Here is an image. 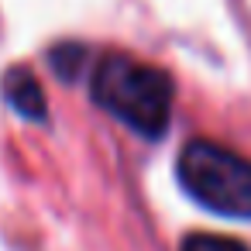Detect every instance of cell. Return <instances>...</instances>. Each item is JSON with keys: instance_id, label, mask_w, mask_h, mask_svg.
I'll return each instance as SVG.
<instances>
[{"instance_id": "6da1fadb", "label": "cell", "mask_w": 251, "mask_h": 251, "mask_svg": "<svg viewBox=\"0 0 251 251\" xmlns=\"http://www.w3.org/2000/svg\"><path fill=\"white\" fill-rule=\"evenodd\" d=\"M93 100L141 138H158L172 121L176 86L158 66L127 52H107L90 76Z\"/></svg>"}, {"instance_id": "7a4b0ae2", "label": "cell", "mask_w": 251, "mask_h": 251, "mask_svg": "<svg viewBox=\"0 0 251 251\" xmlns=\"http://www.w3.org/2000/svg\"><path fill=\"white\" fill-rule=\"evenodd\" d=\"M176 176L203 210L227 220H251V158L234 148L193 138L176 158Z\"/></svg>"}, {"instance_id": "3957f363", "label": "cell", "mask_w": 251, "mask_h": 251, "mask_svg": "<svg viewBox=\"0 0 251 251\" xmlns=\"http://www.w3.org/2000/svg\"><path fill=\"white\" fill-rule=\"evenodd\" d=\"M4 97H7V103L18 114H25L31 121H42L45 117V97H42V86H38V79L31 73L11 69L7 79H4Z\"/></svg>"}, {"instance_id": "277c9868", "label": "cell", "mask_w": 251, "mask_h": 251, "mask_svg": "<svg viewBox=\"0 0 251 251\" xmlns=\"http://www.w3.org/2000/svg\"><path fill=\"white\" fill-rule=\"evenodd\" d=\"M179 251H251V248L234 241V237H220V234H203L200 230V234H189Z\"/></svg>"}, {"instance_id": "5b68a950", "label": "cell", "mask_w": 251, "mask_h": 251, "mask_svg": "<svg viewBox=\"0 0 251 251\" xmlns=\"http://www.w3.org/2000/svg\"><path fill=\"white\" fill-rule=\"evenodd\" d=\"M83 52H86V49H79V45H55V49L49 52V62L59 69L62 79L73 83V79H76V66L83 62Z\"/></svg>"}]
</instances>
